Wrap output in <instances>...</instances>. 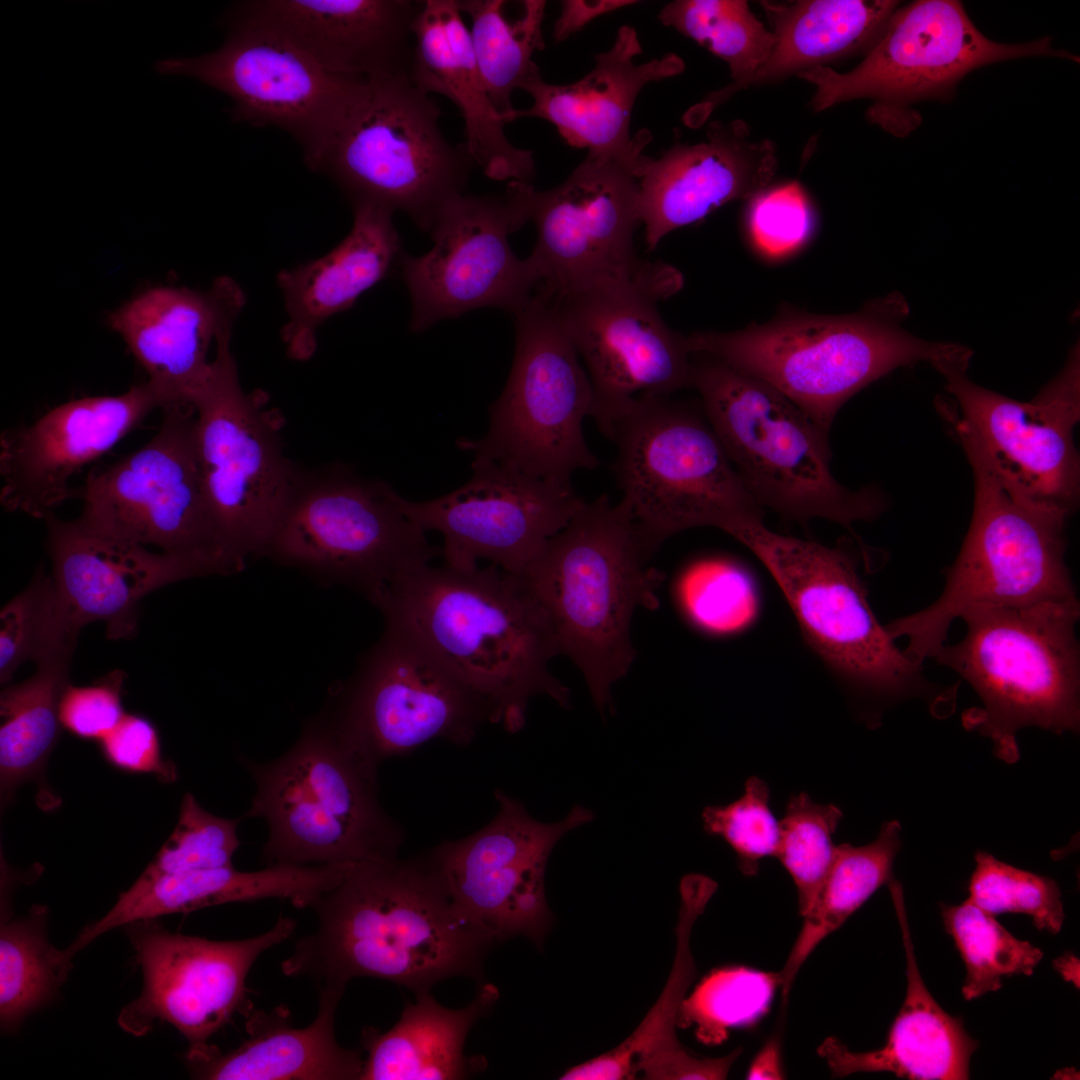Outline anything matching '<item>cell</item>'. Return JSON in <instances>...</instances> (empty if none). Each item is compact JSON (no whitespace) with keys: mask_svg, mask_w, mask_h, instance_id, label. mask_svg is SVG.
Masks as SVG:
<instances>
[{"mask_svg":"<svg viewBox=\"0 0 1080 1080\" xmlns=\"http://www.w3.org/2000/svg\"><path fill=\"white\" fill-rule=\"evenodd\" d=\"M311 909L316 928L281 970L317 987L373 977L429 991L450 977H477L494 944L456 909L428 859L361 863Z\"/></svg>","mask_w":1080,"mask_h":1080,"instance_id":"1","label":"cell"},{"mask_svg":"<svg viewBox=\"0 0 1080 1080\" xmlns=\"http://www.w3.org/2000/svg\"><path fill=\"white\" fill-rule=\"evenodd\" d=\"M370 602L384 621L412 632L484 703L489 722L508 732L523 728L534 696L570 706L569 689L549 669L560 654L557 637L518 575L492 563L472 570L426 564L395 577Z\"/></svg>","mask_w":1080,"mask_h":1080,"instance_id":"2","label":"cell"},{"mask_svg":"<svg viewBox=\"0 0 1080 1080\" xmlns=\"http://www.w3.org/2000/svg\"><path fill=\"white\" fill-rule=\"evenodd\" d=\"M909 312L904 296L891 293L851 314L785 308L767 323L698 331L686 342L691 354L713 357L772 386L828 436L845 402L893 370L971 359L961 344L931 342L905 330Z\"/></svg>","mask_w":1080,"mask_h":1080,"instance_id":"3","label":"cell"},{"mask_svg":"<svg viewBox=\"0 0 1080 1080\" xmlns=\"http://www.w3.org/2000/svg\"><path fill=\"white\" fill-rule=\"evenodd\" d=\"M656 549L628 505L607 495L584 501L518 575L546 612L602 713L611 687L629 671L634 611L657 609L664 576L649 566Z\"/></svg>","mask_w":1080,"mask_h":1080,"instance_id":"4","label":"cell"},{"mask_svg":"<svg viewBox=\"0 0 1080 1080\" xmlns=\"http://www.w3.org/2000/svg\"><path fill=\"white\" fill-rule=\"evenodd\" d=\"M255 786L244 817L268 827L267 865L359 864L397 857L399 826L378 800V765L358 750L324 709L296 743L267 763L244 759Z\"/></svg>","mask_w":1080,"mask_h":1080,"instance_id":"5","label":"cell"},{"mask_svg":"<svg viewBox=\"0 0 1080 1080\" xmlns=\"http://www.w3.org/2000/svg\"><path fill=\"white\" fill-rule=\"evenodd\" d=\"M960 618L965 636L944 643L932 658L968 682L981 700V707L962 714L965 729L990 738L994 754L1006 763L1019 759L1016 733L1022 728L1079 731L1078 599L978 605Z\"/></svg>","mask_w":1080,"mask_h":1080,"instance_id":"6","label":"cell"},{"mask_svg":"<svg viewBox=\"0 0 1080 1080\" xmlns=\"http://www.w3.org/2000/svg\"><path fill=\"white\" fill-rule=\"evenodd\" d=\"M974 477V504L962 547L940 596L885 625L904 654L923 664L947 641L951 624L978 605L1028 606L1077 600L1065 564L1066 519L1016 500L1000 483L966 427L952 421Z\"/></svg>","mask_w":1080,"mask_h":1080,"instance_id":"7","label":"cell"},{"mask_svg":"<svg viewBox=\"0 0 1080 1080\" xmlns=\"http://www.w3.org/2000/svg\"><path fill=\"white\" fill-rule=\"evenodd\" d=\"M728 534L765 565L806 640L857 695L880 706L919 699L937 718L954 711L958 684L931 681L923 664L896 646L873 614L854 558L843 548L781 535L762 521Z\"/></svg>","mask_w":1080,"mask_h":1080,"instance_id":"8","label":"cell"},{"mask_svg":"<svg viewBox=\"0 0 1080 1080\" xmlns=\"http://www.w3.org/2000/svg\"><path fill=\"white\" fill-rule=\"evenodd\" d=\"M691 387L736 471L764 507L795 519L823 518L851 530L877 518L875 488L850 490L830 469L828 436L767 383L703 354H693Z\"/></svg>","mask_w":1080,"mask_h":1080,"instance_id":"9","label":"cell"},{"mask_svg":"<svg viewBox=\"0 0 1080 1080\" xmlns=\"http://www.w3.org/2000/svg\"><path fill=\"white\" fill-rule=\"evenodd\" d=\"M622 501L657 548L687 529L729 533L762 521L748 489L704 413L669 395L636 397L608 437Z\"/></svg>","mask_w":1080,"mask_h":1080,"instance_id":"10","label":"cell"},{"mask_svg":"<svg viewBox=\"0 0 1080 1080\" xmlns=\"http://www.w3.org/2000/svg\"><path fill=\"white\" fill-rule=\"evenodd\" d=\"M440 116L410 75L369 79L313 171L330 177L351 205L400 211L429 232L442 207L464 193L476 165L465 142L445 137Z\"/></svg>","mask_w":1080,"mask_h":1080,"instance_id":"11","label":"cell"},{"mask_svg":"<svg viewBox=\"0 0 1080 1080\" xmlns=\"http://www.w3.org/2000/svg\"><path fill=\"white\" fill-rule=\"evenodd\" d=\"M387 482L343 463L297 468L265 556L369 601L395 577L441 556Z\"/></svg>","mask_w":1080,"mask_h":1080,"instance_id":"12","label":"cell"},{"mask_svg":"<svg viewBox=\"0 0 1080 1080\" xmlns=\"http://www.w3.org/2000/svg\"><path fill=\"white\" fill-rule=\"evenodd\" d=\"M514 315L513 363L501 395L489 407L488 430L456 444L472 452L473 461H496L571 483L575 471L599 465L583 432L593 411L592 383L545 300L534 294Z\"/></svg>","mask_w":1080,"mask_h":1080,"instance_id":"13","label":"cell"},{"mask_svg":"<svg viewBox=\"0 0 1080 1080\" xmlns=\"http://www.w3.org/2000/svg\"><path fill=\"white\" fill-rule=\"evenodd\" d=\"M163 410L160 428L147 444L88 474L77 492L84 501L78 519L103 534L201 560L219 575L238 573L246 562L225 543L204 489L195 408Z\"/></svg>","mask_w":1080,"mask_h":1080,"instance_id":"14","label":"cell"},{"mask_svg":"<svg viewBox=\"0 0 1080 1080\" xmlns=\"http://www.w3.org/2000/svg\"><path fill=\"white\" fill-rule=\"evenodd\" d=\"M1030 56L1079 59L1055 49L1049 37L1021 44L992 41L973 24L961 2L919 0L892 13L851 71L839 73L822 65L798 76L816 87L811 102L815 111L868 98L875 102L874 118L888 123L915 102L949 99L958 82L975 69Z\"/></svg>","mask_w":1080,"mask_h":1080,"instance_id":"15","label":"cell"},{"mask_svg":"<svg viewBox=\"0 0 1080 1080\" xmlns=\"http://www.w3.org/2000/svg\"><path fill=\"white\" fill-rule=\"evenodd\" d=\"M227 29L215 51L167 58L156 72L194 78L232 100L234 122L289 134L313 170L368 85L366 78L329 71L285 38L223 15Z\"/></svg>","mask_w":1080,"mask_h":1080,"instance_id":"16","label":"cell"},{"mask_svg":"<svg viewBox=\"0 0 1080 1080\" xmlns=\"http://www.w3.org/2000/svg\"><path fill=\"white\" fill-rule=\"evenodd\" d=\"M263 391L245 392L226 350L193 403L202 481L222 536L246 562L265 556L297 465L284 452L282 420Z\"/></svg>","mask_w":1080,"mask_h":1080,"instance_id":"17","label":"cell"},{"mask_svg":"<svg viewBox=\"0 0 1080 1080\" xmlns=\"http://www.w3.org/2000/svg\"><path fill=\"white\" fill-rule=\"evenodd\" d=\"M325 709L378 766L434 739L466 746L489 722L484 703L412 632L391 621Z\"/></svg>","mask_w":1080,"mask_h":1080,"instance_id":"18","label":"cell"},{"mask_svg":"<svg viewBox=\"0 0 1080 1080\" xmlns=\"http://www.w3.org/2000/svg\"><path fill=\"white\" fill-rule=\"evenodd\" d=\"M534 190L510 181L500 194L464 192L442 207L429 230L432 248L420 256L403 253L399 263L413 332L484 307L516 314L530 302L537 276L530 259L513 252L509 236L530 221Z\"/></svg>","mask_w":1080,"mask_h":1080,"instance_id":"19","label":"cell"},{"mask_svg":"<svg viewBox=\"0 0 1080 1080\" xmlns=\"http://www.w3.org/2000/svg\"><path fill=\"white\" fill-rule=\"evenodd\" d=\"M644 148L624 156L587 155L560 185L534 190L530 221L537 240L528 256L535 291L557 299L634 280L654 262L634 250L639 218L638 174Z\"/></svg>","mask_w":1080,"mask_h":1080,"instance_id":"20","label":"cell"},{"mask_svg":"<svg viewBox=\"0 0 1080 1080\" xmlns=\"http://www.w3.org/2000/svg\"><path fill=\"white\" fill-rule=\"evenodd\" d=\"M967 363L937 370L954 397L956 414L1003 487L1019 502L1063 518L1076 509L1079 456L1073 430L1080 417L1079 348L1061 372L1029 402L969 379Z\"/></svg>","mask_w":1080,"mask_h":1080,"instance_id":"21","label":"cell"},{"mask_svg":"<svg viewBox=\"0 0 1080 1080\" xmlns=\"http://www.w3.org/2000/svg\"><path fill=\"white\" fill-rule=\"evenodd\" d=\"M296 926L295 919L280 916L262 934L218 941L170 932L155 919L124 925L143 988L123 1007L118 1025L140 1037L166 1022L187 1040L185 1058L206 1054L213 1047L209 1039L236 1013L250 1009L246 981L256 960L289 939Z\"/></svg>","mask_w":1080,"mask_h":1080,"instance_id":"22","label":"cell"},{"mask_svg":"<svg viewBox=\"0 0 1080 1080\" xmlns=\"http://www.w3.org/2000/svg\"><path fill=\"white\" fill-rule=\"evenodd\" d=\"M499 810L485 827L438 845L428 858L456 909L493 943L543 940L551 922L544 877L548 857L571 830L593 820L574 806L561 821L535 820L518 800L495 792Z\"/></svg>","mask_w":1080,"mask_h":1080,"instance_id":"23","label":"cell"},{"mask_svg":"<svg viewBox=\"0 0 1080 1080\" xmlns=\"http://www.w3.org/2000/svg\"><path fill=\"white\" fill-rule=\"evenodd\" d=\"M673 293L653 283L628 284L545 300L572 342L594 391L591 417L608 438L638 396L691 387L686 336L658 312Z\"/></svg>","mask_w":1080,"mask_h":1080,"instance_id":"24","label":"cell"},{"mask_svg":"<svg viewBox=\"0 0 1080 1080\" xmlns=\"http://www.w3.org/2000/svg\"><path fill=\"white\" fill-rule=\"evenodd\" d=\"M472 469L470 480L448 494L400 501L418 527L442 534L443 564L453 569L472 570L486 559L519 575L584 502L571 483L496 461H472Z\"/></svg>","mask_w":1080,"mask_h":1080,"instance_id":"25","label":"cell"},{"mask_svg":"<svg viewBox=\"0 0 1080 1080\" xmlns=\"http://www.w3.org/2000/svg\"><path fill=\"white\" fill-rule=\"evenodd\" d=\"M166 404L145 382L117 396H93L59 405L30 425L0 436V502L11 512L44 519L78 489L69 480L110 450L152 410Z\"/></svg>","mask_w":1080,"mask_h":1080,"instance_id":"26","label":"cell"},{"mask_svg":"<svg viewBox=\"0 0 1080 1080\" xmlns=\"http://www.w3.org/2000/svg\"><path fill=\"white\" fill-rule=\"evenodd\" d=\"M245 302L238 283L221 276L206 290L149 288L113 311L108 320L166 407L193 406L221 354L230 348Z\"/></svg>","mask_w":1080,"mask_h":1080,"instance_id":"27","label":"cell"},{"mask_svg":"<svg viewBox=\"0 0 1080 1080\" xmlns=\"http://www.w3.org/2000/svg\"><path fill=\"white\" fill-rule=\"evenodd\" d=\"M56 600L69 624L80 631L103 621L109 639L129 638L137 630L138 603L168 584L218 575L210 564L152 552L54 513L44 518Z\"/></svg>","mask_w":1080,"mask_h":1080,"instance_id":"28","label":"cell"},{"mask_svg":"<svg viewBox=\"0 0 1080 1080\" xmlns=\"http://www.w3.org/2000/svg\"><path fill=\"white\" fill-rule=\"evenodd\" d=\"M417 0H250L225 16L269 29L325 69L372 79L412 68Z\"/></svg>","mask_w":1080,"mask_h":1080,"instance_id":"29","label":"cell"},{"mask_svg":"<svg viewBox=\"0 0 1080 1080\" xmlns=\"http://www.w3.org/2000/svg\"><path fill=\"white\" fill-rule=\"evenodd\" d=\"M776 167L772 142L751 140L739 120L713 122L706 140L675 145L659 158L645 155L638 206L647 248L728 202L753 198L767 188Z\"/></svg>","mask_w":1080,"mask_h":1080,"instance_id":"30","label":"cell"},{"mask_svg":"<svg viewBox=\"0 0 1080 1080\" xmlns=\"http://www.w3.org/2000/svg\"><path fill=\"white\" fill-rule=\"evenodd\" d=\"M642 48L633 27L619 28L613 45L595 57L594 68L580 80L551 84L541 74L522 88L532 97L525 109H514L511 121L534 117L553 124L572 147L587 155L624 156L645 148L649 131L632 136L630 119L635 101L648 83L681 73L684 63L676 54L636 63Z\"/></svg>","mask_w":1080,"mask_h":1080,"instance_id":"31","label":"cell"},{"mask_svg":"<svg viewBox=\"0 0 1080 1080\" xmlns=\"http://www.w3.org/2000/svg\"><path fill=\"white\" fill-rule=\"evenodd\" d=\"M413 31L410 77L425 93L443 95L458 108L475 164L492 180L531 183L536 173L533 153L506 136V123L483 85L457 1L423 0Z\"/></svg>","mask_w":1080,"mask_h":1080,"instance_id":"32","label":"cell"},{"mask_svg":"<svg viewBox=\"0 0 1080 1080\" xmlns=\"http://www.w3.org/2000/svg\"><path fill=\"white\" fill-rule=\"evenodd\" d=\"M352 208L351 230L334 249L278 274L288 315L281 336L295 360H308L316 350L317 329L399 266L404 253L392 210L369 203Z\"/></svg>","mask_w":1080,"mask_h":1080,"instance_id":"33","label":"cell"},{"mask_svg":"<svg viewBox=\"0 0 1080 1080\" xmlns=\"http://www.w3.org/2000/svg\"><path fill=\"white\" fill-rule=\"evenodd\" d=\"M906 957V994L883 1047L854 1052L834 1037L818 1047L833 1076L857 1072H891L917 1080L969 1079L970 1061L979 1047L963 1020L937 1003L920 974L914 953L901 884L888 883Z\"/></svg>","mask_w":1080,"mask_h":1080,"instance_id":"34","label":"cell"},{"mask_svg":"<svg viewBox=\"0 0 1080 1080\" xmlns=\"http://www.w3.org/2000/svg\"><path fill=\"white\" fill-rule=\"evenodd\" d=\"M347 873L345 865L277 864L252 872L230 866L150 879L138 877L115 905L101 919L87 925L64 951L73 958L116 927L225 903L282 899L298 909L311 908Z\"/></svg>","mask_w":1080,"mask_h":1080,"instance_id":"35","label":"cell"},{"mask_svg":"<svg viewBox=\"0 0 1080 1080\" xmlns=\"http://www.w3.org/2000/svg\"><path fill=\"white\" fill-rule=\"evenodd\" d=\"M318 1007L306 1027L291 1025L281 1005L267 1012H246L247 1039L222 1053L216 1046L203 1056L185 1059L193 1078L205 1080H360L364 1060L357 1049L342 1047L335 1016L344 987H317Z\"/></svg>","mask_w":1080,"mask_h":1080,"instance_id":"36","label":"cell"},{"mask_svg":"<svg viewBox=\"0 0 1080 1080\" xmlns=\"http://www.w3.org/2000/svg\"><path fill=\"white\" fill-rule=\"evenodd\" d=\"M416 995L388 1031L363 1029L367 1057L360 1080L465 1079L481 1068L464 1054V1043L476 1021L491 1011L497 989L486 984L460 1009L440 1005L429 991Z\"/></svg>","mask_w":1080,"mask_h":1080,"instance_id":"37","label":"cell"},{"mask_svg":"<svg viewBox=\"0 0 1080 1080\" xmlns=\"http://www.w3.org/2000/svg\"><path fill=\"white\" fill-rule=\"evenodd\" d=\"M773 26L774 46L749 85L869 49L899 2L893 0H803L761 2ZM748 85V86H749Z\"/></svg>","mask_w":1080,"mask_h":1080,"instance_id":"38","label":"cell"},{"mask_svg":"<svg viewBox=\"0 0 1080 1080\" xmlns=\"http://www.w3.org/2000/svg\"><path fill=\"white\" fill-rule=\"evenodd\" d=\"M77 635L61 632L51 637L27 680L4 688L0 694V793L6 805L26 782L43 779L49 756L62 725L59 704L69 684V667Z\"/></svg>","mask_w":1080,"mask_h":1080,"instance_id":"39","label":"cell"},{"mask_svg":"<svg viewBox=\"0 0 1080 1080\" xmlns=\"http://www.w3.org/2000/svg\"><path fill=\"white\" fill-rule=\"evenodd\" d=\"M901 848V825L885 822L874 841L863 846H836L833 862L780 973L783 1003L807 958L840 928L881 886L894 879L893 864Z\"/></svg>","mask_w":1080,"mask_h":1080,"instance_id":"40","label":"cell"},{"mask_svg":"<svg viewBox=\"0 0 1080 1080\" xmlns=\"http://www.w3.org/2000/svg\"><path fill=\"white\" fill-rule=\"evenodd\" d=\"M471 20L474 57L486 92L505 123L514 111L512 94L541 74L533 61L544 48L543 0H456Z\"/></svg>","mask_w":1080,"mask_h":1080,"instance_id":"41","label":"cell"},{"mask_svg":"<svg viewBox=\"0 0 1080 1080\" xmlns=\"http://www.w3.org/2000/svg\"><path fill=\"white\" fill-rule=\"evenodd\" d=\"M47 920L44 905H33L23 917H1L0 1024L5 1032L50 1003L67 980L72 960L49 942Z\"/></svg>","mask_w":1080,"mask_h":1080,"instance_id":"42","label":"cell"},{"mask_svg":"<svg viewBox=\"0 0 1080 1080\" xmlns=\"http://www.w3.org/2000/svg\"><path fill=\"white\" fill-rule=\"evenodd\" d=\"M658 18L729 66L733 83L711 94L700 105L705 111L747 87L774 46L773 32L765 28L742 0H676L665 5Z\"/></svg>","mask_w":1080,"mask_h":1080,"instance_id":"43","label":"cell"},{"mask_svg":"<svg viewBox=\"0 0 1080 1080\" xmlns=\"http://www.w3.org/2000/svg\"><path fill=\"white\" fill-rule=\"evenodd\" d=\"M941 915L965 964L962 995L967 1001L999 990L1005 977L1032 975L1043 958L1041 949L1013 936L970 899L941 904Z\"/></svg>","mask_w":1080,"mask_h":1080,"instance_id":"44","label":"cell"},{"mask_svg":"<svg viewBox=\"0 0 1080 1080\" xmlns=\"http://www.w3.org/2000/svg\"><path fill=\"white\" fill-rule=\"evenodd\" d=\"M781 987L779 972L744 966H727L706 975L682 1001L677 1025L693 1026L705 1045L724 1042L730 1029L748 1027L769 1010L775 990Z\"/></svg>","mask_w":1080,"mask_h":1080,"instance_id":"45","label":"cell"},{"mask_svg":"<svg viewBox=\"0 0 1080 1080\" xmlns=\"http://www.w3.org/2000/svg\"><path fill=\"white\" fill-rule=\"evenodd\" d=\"M680 607L696 627L729 635L751 625L759 598L752 577L727 559L700 560L684 570L676 587Z\"/></svg>","mask_w":1080,"mask_h":1080,"instance_id":"46","label":"cell"},{"mask_svg":"<svg viewBox=\"0 0 1080 1080\" xmlns=\"http://www.w3.org/2000/svg\"><path fill=\"white\" fill-rule=\"evenodd\" d=\"M842 817L839 807L817 803L805 792L792 795L787 803L775 857L795 884L802 917L811 909L833 862V835Z\"/></svg>","mask_w":1080,"mask_h":1080,"instance_id":"47","label":"cell"},{"mask_svg":"<svg viewBox=\"0 0 1080 1080\" xmlns=\"http://www.w3.org/2000/svg\"><path fill=\"white\" fill-rule=\"evenodd\" d=\"M969 882V897L985 912L1030 916L1038 930L1058 933L1065 914L1058 884L1051 878L1004 863L979 851Z\"/></svg>","mask_w":1080,"mask_h":1080,"instance_id":"48","label":"cell"},{"mask_svg":"<svg viewBox=\"0 0 1080 1080\" xmlns=\"http://www.w3.org/2000/svg\"><path fill=\"white\" fill-rule=\"evenodd\" d=\"M240 820L213 815L190 792L185 793L173 832L139 877L233 866V855L241 843L237 832Z\"/></svg>","mask_w":1080,"mask_h":1080,"instance_id":"49","label":"cell"},{"mask_svg":"<svg viewBox=\"0 0 1080 1080\" xmlns=\"http://www.w3.org/2000/svg\"><path fill=\"white\" fill-rule=\"evenodd\" d=\"M702 821L707 834L722 838L732 848L745 876H755L760 861L776 855L780 821L771 810L768 785L758 777L746 781L737 800L706 807Z\"/></svg>","mask_w":1080,"mask_h":1080,"instance_id":"50","label":"cell"},{"mask_svg":"<svg viewBox=\"0 0 1080 1080\" xmlns=\"http://www.w3.org/2000/svg\"><path fill=\"white\" fill-rule=\"evenodd\" d=\"M678 922V947L675 963L665 989L640 1026L622 1046L636 1059H643L663 1050L680 1047L675 1024L684 994L694 975L690 952V934L697 917L704 911L708 899L696 890L681 894Z\"/></svg>","mask_w":1080,"mask_h":1080,"instance_id":"51","label":"cell"},{"mask_svg":"<svg viewBox=\"0 0 1080 1080\" xmlns=\"http://www.w3.org/2000/svg\"><path fill=\"white\" fill-rule=\"evenodd\" d=\"M50 575L39 573L0 613V682L7 684L27 660H36L57 620Z\"/></svg>","mask_w":1080,"mask_h":1080,"instance_id":"52","label":"cell"},{"mask_svg":"<svg viewBox=\"0 0 1080 1080\" xmlns=\"http://www.w3.org/2000/svg\"><path fill=\"white\" fill-rule=\"evenodd\" d=\"M808 198L798 182L765 189L751 198L746 227L751 242L765 256L780 258L801 248L813 230Z\"/></svg>","mask_w":1080,"mask_h":1080,"instance_id":"53","label":"cell"},{"mask_svg":"<svg viewBox=\"0 0 1080 1080\" xmlns=\"http://www.w3.org/2000/svg\"><path fill=\"white\" fill-rule=\"evenodd\" d=\"M125 673L114 670L90 685L65 688L60 704L62 728L84 740L99 742L126 714L123 707Z\"/></svg>","mask_w":1080,"mask_h":1080,"instance_id":"54","label":"cell"},{"mask_svg":"<svg viewBox=\"0 0 1080 1080\" xmlns=\"http://www.w3.org/2000/svg\"><path fill=\"white\" fill-rule=\"evenodd\" d=\"M98 743L105 760L118 770L152 774L164 783L177 779L174 763L163 757L157 728L143 715L126 713Z\"/></svg>","mask_w":1080,"mask_h":1080,"instance_id":"55","label":"cell"},{"mask_svg":"<svg viewBox=\"0 0 1080 1080\" xmlns=\"http://www.w3.org/2000/svg\"><path fill=\"white\" fill-rule=\"evenodd\" d=\"M740 1054L737 1049L717 1059L697 1058L684 1048L650 1059L639 1066L648 1079H725Z\"/></svg>","mask_w":1080,"mask_h":1080,"instance_id":"56","label":"cell"},{"mask_svg":"<svg viewBox=\"0 0 1080 1080\" xmlns=\"http://www.w3.org/2000/svg\"><path fill=\"white\" fill-rule=\"evenodd\" d=\"M631 0H564L553 28L555 42H561L580 31L593 19L632 5Z\"/></svg>","mask_w":1080,"mask_h":1080,"instance_id":"57","label":"cell"},{"mask_svg":"<svg viewBox=\"0 0 1080 1080\" xmlns=\"http://www.w3.org/2000/svg\"><path fill=\"white\" fill-rule=\"evenodd\" d=\"M747 1079H783L780 1042L777 1036L771 1037L754 1057Z\"/></svg>","mask_w":1080,"mask_h":1080,"instance_id":"58","label":"cell"}]
</instances>
